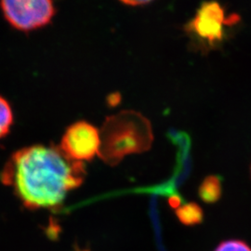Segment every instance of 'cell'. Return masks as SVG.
Masks as SVG:
<instances>
[{"instance_id":"cell-4","label":"cell","mask_w":251,"mask_h":251,"mask_svg":"<svg viewBox=\"0 0 251 251\" xmlns=\"http://www.w3.org/2000/svg\"><path fill=\"white\" fill-rule=\"evenodd\" d=\"M0 8L11 26L26 32L45 26L55 14L53 2L50 0L2 1Z\"/></svg>"},{"instance_id":"cell-9","label":"cell","mask_w":251,"mask_h":251,"mask_svg":"<svg viewBox=\"0 0 251 251\" xmlns=\"http://www.w3.org/2000/svg\"><path fill=\"white\" fill-rule=\"evenodd\" d=\"M214 251H251V248L240 239H229L220 243Z\"/></svg>"},{"instance_id":"cell-10","label":"cell","mask_w":251,"mask_h":251,"mask_svg":"<svg viewBox=\"0 0 251 251\" xmlns=\"http://www.w3.org/2000/svg\"><path fill=\"white\" fill-rule=\"evenodd\" d=\"M124 4L129 6H141V5H147L150 1H123Z\"/></svg>"},{"instance_id":"cell-8","label":"cell","mask_w":251,"mask_h":251,"mask_svg":"<svg viewBox=\"0 0 251 251\" xmlns=\"http://www.w3.org/2000/svg\"><path fill=\"white\" fill-rule=\"evenodd\" d=\"M13 124V113L8 100L0 96V139L9 132Z\"/></svg>"},{"instance_id":"cell-5","label":"cell","mask_w":251,"mask_h":251,"mask_svg":"<svg viewBox=\"0 0 251 251\" xmlns=\"http://www.w3.org/2000/svg\"><path fill=\"white\" fill-rule=\"evenodd\" d=\"M100 146L99 129L86 121H78L65 130L60 148L71 160L83 163L93 159Z\"/></svg>"},{"instance_id":"cell-2","label":"cell","mask_w":251,"mask_h":251,"mask_svg":"<svg viewBox=\"0 0 251 251\" xmlns=\"http://www.w3.org/2000/svg\"><path fill=\"white\" fill-rule=\"evenodd\" d=\"M100 136L98 154L111 166L117 165L127 154L149 150L153 142L150 121L135 111H122L107 117Z\"/></svg>"},{"instance_id":"cell-3","label":"cell","mask_w":251,"mask_h":251,"mask_svg":"<svg viewBox=\"0 0 251 251\" xmlns=\"http://www.w3.org/2000/svg\"><path fill=\"white\" fill-rule=\"evenodd\" d=\"M237 14L225 17V9L218 2H204L195 17L185 25V32L192 41L204 51L214 50L225 37V25L231 26L239 22Z\"/></svg>"},{"instance_id":"cell-6","label":"cell","mask_w":251,"mask_h":251,"mask_svg":"<svg viewBox=\"0 0 251 251\" xmlns=\"http://www.w3.org/2000/svg\"><path fill=\"white\" fill-rule=\"evenodd\" d=\"M223 194V184L221 177L209 175L203 179L198 188V196L206 204L217 203Z\"/></svg>"},{"instance_id":"cell-7","label":"cell","mask_w":251,"mask_h":251,"mask_svg":"<svg viewBox=\"0 0 251 251\" xmlns=\"http://www.w3.org/2000/svg\"><path fill=\"white\" fill-rule=\"evenodd\" d=\"M176 215L179 222L186 226L201 225L204 221V211L201 206L195 202L179 206L176 210Z\"/></svg>"},{"instance_id":"cell-1","label":"cell","mask_w":251,"mask_h":251,"mask_svg":"<svg viewBox=\"0 0 251 251\" xmlns=\"http://www.w3.org/2000/svg\"><path fill=\"white\" fill-rule=\"evenodd\" d=\"M85 176L84 164L71 160L60 146L37 144L14 152L0 178L28 208L52 209L80 186Z\"/></svg>"}]
</instances>
